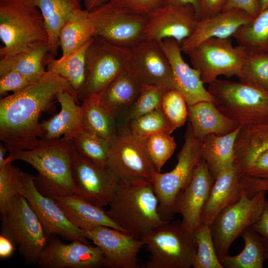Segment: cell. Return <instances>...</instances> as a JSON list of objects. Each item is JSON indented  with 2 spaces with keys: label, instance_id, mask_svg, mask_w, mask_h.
Masks as SVG:
<instances>
[{
  "label": "cell",
  "instance_id": "1",
  "mask_svg": "<svg viewBox=\"0 0 268 268\" xmlns=\"http://www.w3.org/2000/svg\"><path fill=\"white\" fill-rule=\"evenodd\" d=\"M60 91L69 92L78 100L76 92L66 78L47 70L38 81L0 99V139L8 152L26 149L43 138L40 115L52 106Z\"/></svg>",
  "mask_w": 268,
  "mask_h": 268
},
{
  "label": "cell",
  "instance_id": "2",
  "mask_svg": "<svg viewBox=\"0 0 268 268\" xmlns=\"http://www.w3.org/2000/svg\"><path fill=\"white\" fill-rule=\"evenodd\" d=\"M71 140L38 139L27 149L9 152L11 160L31 165L38 172L34 182L43 195L56 197L78 194L72 176Z\"/></svg>",
  "mask_w": 268,
  "mask_h": 268
},
{
  "label": "cell",
  "instance_id": "3",
  "mask_svg": "<svg viewBox=\"0 0 268 268\" xmlns=\"http://www.w3.org/2000/svg\"><path fill=\"white\" fill-rule=\"evenodd\" d=\"M106 211L109 218L127 233L141 239L153 229L168 222L159 210V200L150 180L140 178L118 180Z\"/></svg>",
  "mask_w": 268,
  "mask_h": 268
},
{
  "label": "cell",
  "instance_id": "4",
  "mask_svg": "<svg viewBox=\"0 0 268 268\" xmlns=\"http://www.w3.org/2000/svg\"><path fill=\"white\" fill-rule=\"evenodd\" d=\"M0 58L33 42L48 41L44 18L35 0H0Z\"/></svg>",
  "mask_w": 268,
  "mask_h": 268
},
{
  "label": "cell",
  "instance_id": "5",
  "mask_svg": "<svg viewBox=\"0 0 268 268\" xmlns=\"http://www.w3.org/2000/svg\"><path fill=\"white\" fill-rule=\"evenodd\" d=\"M141 239L150 253L144 268H191L197 246L193 233L181 222H168L145 234Z\"/></svg>",
  "mask_w": 268,
  "mask_h": 268
},
{
  "label": "cell",
  "instance_id": "6",
  "mask_svg": "<svg viewBox=\"0 0 268 268\" xmlns=\"http://www.w3.org/2000/svg\"><path fill=\"white\" fill-rule=\"evenodd\" d=\"M207 90L217 109L241 127L268 118V91L218 79L208 84Z\"/></svg>",
  "mask_w": 268,
  "mask_h": 268
},
{
  "label": "cell",
  "instance_id": "7",
  "mask_svg": "<svg viewBox=\"0 0 268 268\" xmlns=\"http://www.w3.org/2000/svg\"><path fill=\"white\" fill-rule=\"evenodd\" d=\"M1 233L8 238L24 257L25 264L36 265L48 239L26 198L16 196L1 213Z\"/></svg>",
  "mask_w": 268,
  "mask_h": 268
},
{
  "label": "cell",
  "instance_id": "8",
  "mask_svg": "<svg viewBox=\"0 0 268 268\" xmlns=\"http://www.w3.org/2000/svg\"><path fill=\"white\" fill-rule=\"evenodd\" d=\"M202 141L193 134L190 123L184 134V142L177 155V163L170 171H156L150 182L159 200V210L162 219L170 221L174 216V206L180 191L191 179L194 169L201 159Z\"/></svg>",
  "mask_w": 268,
  "mask_h": 268
},
{
  "label": "cell",
  "instance_id": "9",
  "mask_svg": "<svg viewBox=\"0 0 268 268\" xmlns=\"http://www.w3.org/2000/svg\"><path fill=\"white\" fill-rule=\"evenodd\" d=\"M130 48L95 36L86 53V76L77 94L79 101L98 95L121 71L127 68Z\"/></svg>",
  "mask_w": 268,
  "mask_h": 268
},
{
  "label": "cell",
  "instance_id": "10",
  "mask_svg": "<svg viewBox=\"0 0 268 268\" xmlns=\"http://www.w3.org/2000/svg\"><path fill=\"white\" fill-rule=\"evenodd\" d=\"M266 193L260 191L250 197L243 190L237 202L216 216L210 227L220 261L229 254L233 242L259 219L267 201Z\"/></svg>",
  "mask_w": 268,
  "mask_h": 268
},
{
  "label": "cell",
  "instance_id": "11",
  "mask_svg": "<svg viewBox=\"0 0 268 268\" xmlns=\"http://www.w3.org/2000/svg\"><path fill=\"white\" fill-rule=\"evenodd\" d=\"M187 54L203 84H209L219 75L237 77L247 52L239 46L233 47L231 38H213L201 42Z\"/></svg>",
  "mask_w": 268,
  "mask_h": 268
},
{
  "label": "cell",
  "instance_id": "12",
  "mask_svg": "<svg viewBox=\"0 0 268 268\" xmlns=\"http://www.w3.org/2000/svg\"><path fill=\"white\" fill-rule=\"evenodd\" d=\"M88 14L95 36L110 43L130 48L143 40L147 17L130 12L110 0Z\"/></svg>",
  "mask_w": 268,
  "mask_h": 268
},
{
  "label": "cell",
  "instance_id": "13",
  "mask_svg": "<svg viewBox=\"0 0 268 268\" xmlns=\"http://www.w3.org/2000/svg\"><path fill=\"white\" fill-rule=\"evenodd\" d=\"M34 177L35 176L21 171V195L26 198L37 216L47 239L57 235L68 241L77 240L90 243L81 230L68 220L55 201L38 190Z\"/></svg>",
  "mask_w": 268,
  "mask_h": 268
},
{
  "label": "cell",
  "instance_id": "14",
  "mask_svg": "<svg viewBox=\"0 0 268 268\" xmlns=\"http://www.w3.org/2000/svg\"><path fill=\"white\" fill-rule=\"evenodd\" d=\"M107 168L118 180L140 178L150 181L157 171L143 143L135 139L127 127H118L111 141Z\"/></svg>",
  "mask_w": 268,
  "mask_h": 268
},
{
  "label": "cell",
  "instance_id": "15",
  "mask_svg": "<svg viewBox=\"0 0 268 268\" xmlns=\"http://www.w3.org/2000/svg\"><path fill=\"white\" fill-rule=\"evenodd\" d=\"M102 251L103 266L108 268H139L141 239L116 228L97 226L81 230Z\"/></svg>",
  "mask_w": 268,
  "mask_h": 268
},
{
  "label": "cell",
  "instance_id": "16",
  "mask_svg": "<svg viewBox=\"0 0 268 268\" xmlns=\"http://www.w3.org/2000/svg\"><path fill=\"white\" fill-rule=\"evenodd\" d=\"M71 171L78 190L77 195L100 207L109 205L116 190L118 180L108 168L89 162L72 145Z\"/></svg>",
  "mask_w": 268,
  "mask_h": 268
},
{
  "label": "cell",
  "instance_id": "17",
  "mask_svg": "<svg viewBox=\"0 0 268 268\" xmlns=\"http://www.w3.org/2000/svg\"><path fill=\"white\" fill-rule=\"evenodd\" d=\"M126 69L141 86L174 88L169 62L157 41L142 40L130 48Z\"/></svg>",
  "mask_w": 268,
  "mask_h": 268
},
{
  "label": "cell",
  "instance_id": "18",
  "mask_svg": "<svg viewBox=\"0 0 268 268\" xmlns=\"http://www.w3.org/2000/svg\"><path fill=\"white\" fill-rule=\"evenodd\" d=\"M198 20L193 5L167 4L147 17L143 40L159 42L171 38L180 44L191 35Z\"/></svg>",
  "mask_w": 268,
  "mask_h": 268
},
{
  "label": "cell",
  "instance_id": "19",
  "mask_svg": "<svg viewBox=\"0 0 268 268\" xmlns=\"http://www.w3.org/2000/svg\"><path fill=\"white\" fill-rule=\"evenodd\" d=\"M104 256L95 245L80 241L69 243L62 241L53 235L39 256L37 265L41 268H103Z\"/></svg>",
  "mask_w": 268,
  "mask_h": 268
},
{
  "label": "cell",
  "instance_id": "20",
  "mask_svg": "<svg viewBox=\"0 0 268 268\" xmlns=\"http://www.w3.org/2000/svg\"><path fill=\"white\" fill-rule=\"evenodd\" d=\"M214 182L206 163L201 159L191 180L176 198L174 212L182 215V226L191 233L201 224L202 210Z\"/></svg>",
  "mask_w": 268,
  "mask_h": 268
},
{
  "label": "cell",
  "instance_id": "21",
  "mask_svg": "<svg viewBox=\"0 0 268 268\" xmlns=\"http://www.w3.org/2000/svg\"><path fill=\"white\" fill-rule=\"evenodd\" d=\"M159 43L170 65L174 88L182 94L188 106L202 101L212 102V97L204 87L200 72L183 58L180 43L171 38Z\"/></svg>",
  "mask_w": 268,
  "mask_h": 268
},
{
  "label": "cell",
  "instance_id": "22",
  "mask_svg": "<svg viewBox=\"0 0 268 268\" xmlns=\"http://www.w3.org/2000/svg\"><path fill=\"white\" fill-rule=\"evenodd\" d=\"M253 18L243 10L231 9L199 20L191 35L180 44L181 50L187 54L207 39L231 38L240 27Z\"/></svg>",
  "mask_w": 268,
  "mask_h": 268
},
{
  "label": "cell",
  "instance_id": "23",
  "mask_svg": "<svg viewBox=\"0 0 268 268\" xmlns=\"http://www.w3.org/2000/svg\"><path fill=\"white\" fill-rule=\"evenodd\" d=\"M243 191L240 172L233 164L215 179L202 210L201 223L210 226L222 210L239 200Z\"/></svg>",
  "mask_w": 268,
  "mask_h": 268
},
{
  "label": "cell",
  "instance_id": "24",
  "mask_svg": "<svg viewBox=\"0 0 268 268\" xmlns=\"http://www.w3.org/2000/svg\"><path fill=\"white\" fill-rule=\"evenodd\" d=\"M56 99L61 110L52 118L41 122L44 133L42 139L54 140L63 136L71 140L82 129L81 106L76 97L67 91L58 92Z\"/></svg>",
  "mask_w": 268,
  "mask_h": 268
},
{
  "label": "cell",
  "instance_id": "25",
  "mask_svg": "<svg viewBox=\"0 0 268 268\" xmlns=\"http://www.w3.org/2000/svg\"><path fill=\"white\" fill-rule=\"evenodd\" d=\"M49 54L48 41H38L28 45L14 55L0 60V76L16 71L31 83L40 79L45 74L46 59Z\"/></svg>",
  "mask_w": 268,
  "mask_h": 268
},
{
  "label": "cell",
  "instance_id": "26",
  "mask_svg": "<svg viewBox=\"0 0 268 268\" xmlns=\"http://www.w3.org/2000/svg\"><path fill=\"white\" fill-rule=\"evenodd\" d=\"M53 199L68 220L81 230L97 226H106L127 233L109 218L102 207L87 202L76 194Z\"/></svg>",
  "mask_w": 268,
  "mask_h": 268
},
{
  "label": "cell",
  "instance_id": "27",
  "mask_svg": "<svg viewBox=\"0 0 268 268\" xmlns=\"http://www.w3.org/2000/svg\"><path fill=\"white\" fill-rule=\"evenodd\" d=\"M188 108L193 134L201 141L209 134L224 135L241 127L222 114L212 102L202 101Z\"/></svg>",
  "mask_w": 268,
  "mask_h": 268
},
{
  "label": "cell",
  "instance_id": "28",
  "mask_svg": "<svg viewBox=\"0 0 268 268\" xmlns=\"http://www.w3.org/2000/svg\"><path fill=\"white\" fill-rule=\"evenodd\" d=\"M141 85L125 69L97 95L102 106L116 120L134 101Z\"/></svg>",
  "mask_w": 268,
  "mask_h": 268
},
{
  "label": "cell",
  "instance_id": "29",
  "mask_svg": "<svg viewBox=\"0 0 268 268\" xmlns=\"http://www.w3.org/2000/svg\"><path fill=\"white\" fill-rule=\"evenodd\" d=\"M268 150V118L241 127L234 144V164L241 173Z\"/></svg>",
  "mask_w": 268,
  "mask_h": 268
},
{
  "label": "cell",
  "instance_id": "30",
  "mask_svg": "<svg viewBox=\"0 0 268 268\" xmlns=\"http://www.w3.org/2000/svg\"><path fill=\"white\" fill-rule=\"evenodd\" d=\"M83 0H35L44 20L48 33L49 56L55 58L59 45V33L66 20L81 9Z\"/></svg>",
  "mask_w": 268,
  "mask_h": 268
},
{
  "label": "cell",
  "instance_id": "31",
  "mask_svg": "<svg viewBox=\"0 0 268 268\" xmlns=\"http://www.w3.org/2000/svg\"><path fill=\"white\" fill-rule=\"evenodd\" d=\"M240 128L224 135L209 134L202 141L201 158L206 163L214 180L220 173L234 164V144Z\"/></svg>",
  "mask_w": 268,
  "mask_h": 268
},
{
  "label": "cell",
  "instance_id": "32",
  "mask_svg": "<svg viewBox=\"0 0 268 268\" xmlns=\"http://www.w3.org/2000/svg\"><path fill=\"white\" fill-rule=\"evenodd\" d=\"M88 13L85 9L77 10L63 25L59 37L62 57L74 52L95 36Z\"/></svg>",
  "mask_w": 268,
  "mask_h": 268
},
{
  "label": "cell",
  "instance_id": "33",
  "mask_svg": "<svg viewBox=\"0 0 268 268\" xmlns=\"http://www.w3.org/2000/svg\"><path fill=\"white\" fill-rule=\"evenodd\" d=\"M81 106L83 129L111 142L118 131L117 122L100 103L97 95L83 100Z\"/></svg>",
  "mask_w": 268,
  "mask_h": 268
},
{
  "label": "cell",
  "instance_id": "34",
  "mask_svg": "<svg viewBox=\"0 0 268 268\" xmlns=\"http://www.w3.org/2000/svg\"><path fill=\"white\" fill-rule=\"evenodd\" d=\"M92 39L69 55L58 59L48 55L46 59V70L66 78L77 94L85 81L86 53Z\"/></svg>",
  "mask_w": 268,
  "mask_h": 268
},
{
  "label": "cell",
  "instance_id": "35",
  "mask_svg": "<svg viewBox=\"0 0 268 268\" xmlns=\"http://www.w3.org/2000/svg\"><path fill=\"white\" fill-rule=\"evenodd\" d=\"M244 247L238 255L228 254L220 261L226 268H263L267 260V250L260 234L251 227L242 234Z\"/></svg>",
  "mask_w": 268,
  "mask_h": 268
},
{
  "label": "cell",
  "instance_id": "36",
  "mask_svg": "<svg viewBox=\"0 0 268 268\" xmlns=\"http://www.w3.org/2000/svg\"><path fill=\"white\" fill-rule=\"evenodd\" d=\"M232 37L248 53L268 54V7L240 27Z\"/></svg>",
  "mask_w": 268,
  "mask_h": 268
},
{
  "label": "cell",
  "instance_id": "37",
  "mask_svg": "<svg viewBox=\"0 0 268 268\" xmlns=\"http://www.w3.org/2000/svg\"><path fill=\"white\" fill-rule=\"evenodd\" d=\"M77 152L98 166L107 167L111 142L81 129L71 139Z\"/></svg>",
  "mask_w": 268,
  "mask_h": 268
},
{
  "label": "cell",
  "instance_id": "38",
  "mask_svg": "<svg viewBox=\"0 0 268 268\" xmlns=\"http://www.w3.org/2000/svg\"><path fill=\"white\" fill-rule=\"evenodd\" d=\"M169 88L158 85L141 86L134 101L116 119L117 126L127 127L130 121L161 108L163 94Z\"/></svg>",
  "mask_w": 268,
  "mask_h": 268
},
{
  "label": "cell",
  "instance_id": "39",
  "mask_svg": "<svg viewBox=\"0 0 268 268\" xmlns=\"http://www.w3.org/2000/svg\"><path fill=\"white\" fill-rule=\"evenodd\" d=\"M127 128L130 133L142 143L153 134L164 133L170 134L175 130L161 108L130 121Z\"/></svg>",
  "mask_w": 268,
  "mask_h": 268
},
{
  "label": "cell",
  "instance_id": "40",
  "mask_svg": "<svg viewBox=\"0 0 268 268\" xmlns=\"http://www.w3.org/2000/svg\"><path fill=\"white\" fill-rule=\"evenodd\" d=\"M193 233L197 246L193 268H224L216 254L210 226L201 223Z\"/></svg>",
  "mask_w": 268,
  "mask_h": 268
},
{
  "label": "cell",
  "instance_id": "41",
  "mask_svg": "<svg viewBox=\"0 0 268 268\" xmlns=\"http://www.w3.org/2000/svg\"><path fill=\"white\" fill-rule=\"evenodd\" d=\"M237 77L241 82L268 91V54L247 52Z\"/></svg>",
  "mask_w": 268,
  "mask_h": 268
},
{
  "label": "cell",
  "instance_id": "42",
  "mask_svg": "<svg viewBox=\"0 0 268 268\" xmlns=\"http://www.w3.org/2000/svg\"><path fill=\"white\" fill-rule=\"evenodd\" d=\"M8 156L0 167V212L3 213L14 198L21 195V170L12 165Z\"/></svg>",
  "mask_w": 268,
  "mask_h": 268
},
{
  "label": "cell",
  "instance_id": "43",
  "mask_svg": "<svg viewBox=\"0 0 268 268\" xmlns=\"http://www.w3.org/2000/svg\"><path fill=\"white\" fill-rule=\"evenodd\" d=\"M143 143L157 172H160L176 149L174 137L168 134L158 133L149 136Z\"/></svg>",
  "mask_w": 268,
  "mask_h": 268
},
{
  "label": "cell",
  "instance_id": "44",
  "mask_svg": "<svg viewBox=\"0 0 268 268\" xmlns=\"http://www.w3.org/2000/svg\"><path fill=\"white\" fill-rule=\"evenodd\" d=\"M188 106L182 94L174 88L164 93L161 109L175 130L184 125L188 117Z\"/></svg>",
  "mask_w": 268,
  "mask_h": 268
},
{
  "label": "cell",
  "instance_id": "45",
  "mask_svg": "<svg viewBox=\"0 0 268 268\" xmlns=\"http://www.w3.org/2000/svg\"><path fill=\"white\" fill-rule=\"evenodd\" d=\"M115 5L136 14L147 17L167 4L166 0H110Z\"/></svg>",
  "mask_w": 268,
  "mask_h": 268
},
{
  "label": "cell",
  "instance_id": "46",
  "mask_svg": "<svg viewBox=\"0 0 268 268\" xmlns=\"http://www.w3.org/2000/svg\"><path fill=\"white\" fill-rule=\"evenodd\" d=\"M32 83L19 72L9 71L0 76V94L4 95L8 91L18 92L27 87Z\"/></svg>",
  "mask_w": 268,
  "mask_h": 268
},
{
  "label": "cell",
  "instance_id": "47",
  "mask_svg": "<svg viewBox=\"0 0 268 268\" xmlns=\"http://www.w3.org/2000/svg\"><path fill=\"white\" fill-rule=\"evenodd\" d=\"M241 175L268 180V150L261 153Z\"/></svg>",
  "mask_w": 268,
  "mask_h": 268
},
{
  "label": "cell",
  "instance_id": "48",
  "mask_svg": "<svg viewBox=\"0 0 268 268\" xmlns=\"http://www.w3.org/2000/svg\"><path fill=\"white\" fill-rule=\"evenodd\" d=\"M231 9L243 10L253 18L261 11L256 0H227L222 11Z\"/></svg>",
  "mask_w": 268,
  "mask_h": 268
},
{
  "label": "cell",
  "instance_id": "49",
  "mask_svg": "<svg viewBox=\"0 0 268 268\" xmlns=\"http://www.w3.org/2000/svg\"><path fill=\"white\" fill-rule=\"evenodd\" d=\"M200 6L199 19L213 16L223 11L227 0H198Z\"/></svg>",
  "mask_w": 268,
  "mask_h": 268
},
{
  "label": "cell",
  "instance_id": "50",
  "mask_svg": "<svg viewBox=\"0 0 268 268\" xmlns=\"http://www.w3.org/2000/svg\"><path fill=\"white\" fill-rule=\"evenodd\" d=\"M241 182L244 191L249 197L260 191H268V180L244 176Z\"/></svg>",
  "mask_w": 268,
  "mask_h": 268
},
{
  "label": "cell",
  "instance_id": "51",
  "mask_svg": "<svg viewBox=\"0 0 268 268\" xmlns=\"http://www.w3.org/2000/svg\"><path fill=\"white\" fill-rule=\"evenodd\" d=\"M251 227L262 237L266 248L267 260H268V200L266 201L260 217Z\"/></svg>",
  "mask_w": 268,
  "mask_h": 268
},
{
  "label": "cell",
  "instance_id": "52",
  "mask_svg": "<svg viewBox=\"0 0 268 268\" xmlns=\"http://www.w3.org/2000/svg\"><path fill=\"white\" fill-rule=\"evenodd\" d=\"M15 250V246L7 237L0 235V258L7 259L10 257Z\"/></svg>",
  "mask_w": 268,
  "mask_h": 268
},
{
  "label": "cell",
  "instance_id": "53",
  "mask_svg": "<svg viewBox=\"0 0 268 268\" xmlns=\"http://www.w3.org/2000/svg\"><path fill=\"white\" fill-rule=\"evenodd\" d=\"M167 4L173 5H186L190 4L195 8L197 14L199 19L200 6L198 0H166Z\"/></svg>",
  "mask_w": 268,
  "mask_h": 268
},
{
  "label": "cell",
  "instance_id": "54",
  "mask_svg": "<svg viewBox=\"0 0 268 268\" xmlns=\"http://www.w3.org/2000/svg\"><path fill=\"white\" fill-rule=\"evenodd\" d=\"M110 0H83L85 9L90 11L99 6L106 3Z\"/></svg>",
  "mask_w": 268,
  "mask_h": 268
},
{
  "label": "cell",
  "instance_id": "55",
  "mask_svg": "<svg viewBox=\"0 0 268 268\" xmlns=\"http://www.w3.org/2000/svg\"><path fill=\"white\" fill-rule=\"evenodd\" d=\"M7 152L8 151L6 148L3 143L1 142L0 143V167L2 166L5 161V156Z\"/></svg>",
  "mask_w": 268,
  "mask_h": 268
},
{
  "label": "cell",
  "instance_id": "56",
  "mask_svg": "<svg viewBox=\"0 0 268 268\" xmlns=\"http://www.w3.org/2000/svg\"><path fill=\"white\" fill-rule=\"evenodd\" d=\"M261 11L268 7V0H256Z\"/></svg>",
  "mask_w": 268,
  "mask_h": 268
},
{
  "label": "cell",
  "instance_id": "57",
  "mask_svg": "<svg viewBox=\"0 0 268 268\" xmlns=\"http://www.w3.org/2000/svg\"></svg>",
  "mask_w": 268,
  "mask_h": 268
}]
</instances>
